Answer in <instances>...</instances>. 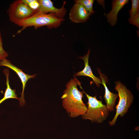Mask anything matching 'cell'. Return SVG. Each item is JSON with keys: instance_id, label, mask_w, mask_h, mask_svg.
Masks as SVG:
<instances>
[{"instance_id": "cell-1", "label": "cell", "mask_w": 139, "mask_h": 139, "mask_svg": "<svg viewBox=\"0 0 139 139\" xmlns=\"http://www.w3.org/2000/svg\"><path fill=\"white\" fill-rule=\"evenodd\" d=\"M81 83L74 76L66 84V88L61 98L63 107L71 118L82 116L87 110L88 107L82 100L84 92L77 88V85Z\"/></svg>"}, {"instance_id": "cell-2", "label": "cell", "mask_w": 139, "mask_h": 139, "mask_svg": "<svg viewBox=\"0 0 139 139\" xmlns=\"http://www.w3.org/2000/svg\"><path fill=\"white\" fill-rule=\"evenodd\" d=\"M64 20V19L58 18L53 13L46 14L38 12L18 24L17 25L22 27V28L18 31L16 34L20 33L22 30L29 27L33 26L36 29L44 26H46L50 29L57 28Z\"/></svg>"}, {"instance_id": "cell-3", "label": "cell", "mask_w": 139, "mask_h": 139, "mask_svg": "<svg viewBox=\"0 0 139 139\" xmlns=\"http://www.w3.org/2000/svg\"><path fill=\"white\" fill-rule=\"evenodd\" d=\"M84 93L88 99V107L86 112L81 116L83 119H89L93 122L101 124L108 117L109 111L106 105L103 104L101 101L98 100L96 97H92L86 93L83 89Z\"/></svg>"}, {"instance_id": "cell-4", "label": "cell", "mask_w": 139, "mask_h": 139, "mask_svg": "<svg viewBox=\"0 0 139 139\" xmlns=\"http://www.w3.org/2000/svg\"><path fill=\"white\" fill-rule=\"evenodd\" d=\"M115 89L118 93L119 100L116 107V114L112 120L109 121V125L111 126L115 125L119 115L122 117L127 113L133 103L134 98L131 92L120 82H115Z\"/></svg>"}, {"instance_id": "cell-5", "label": "cell", "mask_w": 139, "mask_h": 139, "mask_svg": "<svg viewBox=\"0 0 139 139\" xmlns=\"http://www.w3.org/2000/svg\"><path fill=\"white\" fill-rule=\"evenodd\" d=\"M10 20L17 25L22 20L35 13L22 0L15 1L10 4L7 11Z\"/></svg>"}, {"instance_id": "cell-6", "label": "cell", "mask_w": 139, "mask_h": 139, "mask_svg": "<svg viewBox=\"0 0 139 139\" xmlns=\"http://www.w3.org/2000/svg\"><path fill=\"white\" fill-rule=\"evenodd\" d=\"M0 66H4L12 69L15 72L20 79L22 85V90L21 96L19 98L20 106L25 105L26 102L24 99V92L26 83L29 79L34 78L36 74L30 75L23 72L22 70L12 64L9 60L5 58L0 61Z\"/></svg>"}, {"instance_id": "cell-7", "label": "cell", "mask_w": 139, "mask_h": 139, "mask_svg": "<svg viewBox=\"0 0 139 139\" xmlns=\"http://www.w3.org/2000/svg\"><path fill=\"white\" fill-rule=\"evenodd\" d=\"M39 7L38 12L46 14L49 12L53 13L58 18L64 19L66 13V10L64 7L66 1L63 2L62 6L59 8L55 7L53 3L50 0H39Z\"/></svg>"}, {"instance_id": "cell-8", "label": "cell", "mask_w": 139, "mask_h": 139, "mask_svg": "<svg viewBox=\"0 0 139 139\" xmlns=\"http://www.w3.org/2000/svg\"><path fill=\"white\" fill-rule=\"evenodd\" d=\"M91 15L82 5L77 3L73 6L69 14L71 21L77 23L86 22Z\"/></svg>"}, {"instance_id": "cell-9", "label": "cell", "mask_w": 139, "mask_h": 139, "mask_svg": "<svg viewBox=\"0 0 139 139\" xmlns=\"http://www.w3.org/2000/svg\"><path fill=\"white\" fill-rule=\"evenodd\" d=\"M128 2V0H114L111 1L112 9L105 15L107 21L111 26H114L116 24L119 12Z\"/></svg>"}, {"instance_id": "cell-10", "label": "cell", "mask_w": 139, "mask_h": 139, "mask_svg": "<svg viewBox=\"0 0 139 139\" xmlns=\"http://www.w3.org/2000/svg\"><path fill=\"white\" fill-rule=\"evenodd\" d=\"M98 71L101 80V83L103 85L105 89V92L104 98L106 103L107 107L109 111H114V108L115 105L116 99L118 97V94H114L111 92L109 90L106 85V80L103 74L101 73L99 69H98Z\"/></svg>"}, {"instance_id": "cell-11", "label": "cell", "mask_w": 139, "mask_h": 139, "mask_svg": "<svg viewBox=\"0 0 139 139\" xmlns=\"http://www.w3.org/2000/svg\"><path fill=\"white\" fill-rule=\"evenodd\" d=\"M90 52V50L89 49L86 55L82 57H79V58L83 60L84 64V67L82 71L76 73L75 74V76H86L89 77L92 79L97 86L99 87L100 84L101 83V80L93 75L89 64V57Z\"/></svg>"}, {"instance_id": "cell-12", "label": "cell", "mask_w": 139, "mask_h": 139, "mask_svg": "<svg viewBox=\"0 0 139 139\" xmlns=\"http://www.w3.org/2000/svg\"><path fill=\"white\" fill-rule=\"evenodd\" d=\"M3 72L6 77V88L4 93V97L0 100V104L8 99L14 98L19 100V99L17 97V94H16V90L12 89L10 85L9 80L10 74L9 70L7 68L5 69L4 70Z\"/></svg>"}, {"instance_id": "cell-13", "label": "cell", "mask_w": 139, "mask_h": 139, "mask_svg": "<svg viewBox=\"0 0 139 139\" xmlns=\"http://www.w3.org/2000/svg\"><path fill=\"white\" fill-rule=\"evenodd\" d=\"M94 1V0H76L74 2L82 5L91 15L95 12L93 7Z\"/></svg>"}, {"instance_id": "cell-14", "label": "cell", "mask_w": 139, "mask_h": 139, "mask_svg": "<svg viewBox=\"0 0 139 139\" xmlns=\"http://www.w3.org/2000/svg\"><path fill=\"white\" fill-rule=\"evenodd\" d=\"M22 2L37 12L39 7V0H22Z\"/></svg>"}, {"instance_id": "cell-15", "label": "cell", "mask_w": 139, "mask_h": 139, "mask_svg": "<svg viewBox=\"0 0 139 139\" xmlns=\"http://www.w3.org/2000/svg\"><path fill=\"white\" fill-rule=\"evenodd\" d=\"M131 8L129 11L130 16L135 15L139 13V0H131Z\"/></svg>"}, {"instance_id": "cell-16", "label": "cell", "mask_w": 139, "mask_h": 139, "mask_svg": "<svg viewBox=\"0 0 139 139\" xmlns=\"http://www.w3.org/2000/svg\"><path fill=\"white\" fill-rule=\"evenodd\" d=\"M8 54L3 49L1 32L0 30V61L7 57Z\"/></svg>"}, {"instance_id": "cell-17", "label": "cell", "mask_w": 139, "mask_h": 139, "mask_svg": "<svg viewBox=\"0 0 139 139\" xmlns=\"http://www.w3.org/2000/svg\"><path fill=\"white\" fill-rule=\"evenodd\" d=\"M128 22L139 28V13L134 16H131L128 19Z\"/></svg>"}, {"instance_id": "cell-18", "label": "cell", "mask_w": 139, "mask_h": 139, "mask_svg": "<svg viewBox=\"0 0 139 139\" xmlns=\"http://www.w3.org/2000/svg\"><path fill=\"white\" fill-rule=\"evenodd\" d=\"M98 3L100 4L103 7H104L105 4H104V1L102 0H97V1Z\"/></svg>"}]
</instances>
